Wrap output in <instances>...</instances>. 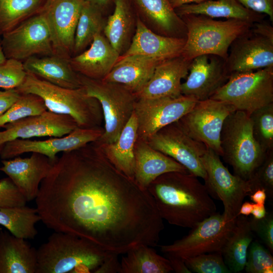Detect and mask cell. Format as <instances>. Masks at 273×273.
Returning a JSON list of instances; mask_svg holds the SVG:
<instances>
[{
    "instance_id": "1",
    "label": "cell",
    "mask_w": 273,
    "mask_h": 273,
    "mask_svg": "<svg viewBox=\"0 0 273 273\" xmlns=\"http://www.w3.org/2000/svg\"><path fill=\"white\" fill-rule=\"evenodd\" d=\"M90 143L62 152L41 181L35 199L41 221L119 255L157 246L164 226L148 190Z\"/></svg>"
},
{
    "instance_id": "2",
    "label": "cell",
    "mask_w": 273,
    "mask_h": 273,
    "mask_svg": "<svg viewBox=\"0 0 273 273\" xmlns=\"http://www.w3.org/2000/svg\"><path fill=\"white\" fill-rule=\"evenodd\" d=\"M198 178L189 172H170L149 185L147 190L163 219L191 229L216 212L214 202Z\"/></svg>"
},
{
    "instance_id": "3",
    "label": "cell",
    "mask_w": 273,
    "mask_h": 273,
    "mask_svg": "<svg viewBox=\"0 0 273 273\" xmlns=\"http://www.w3.org/2000/svg\"><path fill=\"white\" fill-rule=\"evenodd\" d=\"M112 253L84 238L55 232L37 250L35 273L94 272Z\"/></svg>"
},
{
    "instance_id": "4",
    "label": "cell",
    "mask_w": 273,
    "mask_h": 273,
    "mask_svg": "<svg viewBox=\"0 0 273 273\" xmlns=\"http://www.w3.org/2000/svg\"><path fill=\"white\" fill-rule=\"evenodd\" d=\"M16 89L20 94L40 97L48 110L71 116L79 127H98L103 118L98 100L87 95L81 87H62L27 72L24 82Z\"/></svg>"
},
{
    "instance_id": "5",
    "label": "cell",
    "mask_w": 273,
    "mask_h": 273,
    "mask_svg": "<svg viewBox=\"0 0 273 273\" xmlns=\"http://www.w3.org/2000/svg\"><path fill=\"white\" fill-rule=\"evenodd\" d=\"M180 17L187 28L181 55L189 61L202 55H216L225 60L233 41L249 32L253 24L236 19L216 20L203 15Z\"/></svg>"
},
{
    "instance_id": "6",
    "label": "cell",
    "mask_w": 273,
    "mask_h": 273,
    "mask_svg": "<svg viewBox=\"0 0 273 273\" xmlns=\"http://www.w3.org/2000/svg\"><path fill=\"white\" fill-rule=\"evenodd\" d=\"M220 140L221 157L232 166L234 174L249 180L266 153L254 136L250 114L239 110L230 114L223 122Z\"/></svg>"
},
{
    "instance_id": "7",
    "label": "cell",
    "mask_w": 273,
    "mask_h": 273,
    "mask_svg": "<svg viewBox=\"0 0 273 273\" xmlns=\"http://www.w3.org/2000/svg\"><path fill=\"white\" fill-rule=\"evenodd\" d=\"M79 78L81 87L87 95L97 99L102 107L105 128L97 142L100 144L115 142L133 113L136 100L134 94L118 83L80 74Z\"/></svg>"
},
{
    "instance_id": "8",
    "label": "cell",
    "mask_w": 273,
    "mask_h": 273,
    "mask_svg": "<svg viewBox=\"0 0 273 273\" xmlns=\"http://www.w3.org/2000/svg\"><path fill=\"white\" fill-rule=\"evenodd\" d=\"M232 105L249 114L273 103V67L233 73L210 98Z\"/></svg>"
},
{
    "instance_id": "9",
    "label": "cell",
    "mask_w": 273,
    "mask_h": 273,
    "mask_svg": "<svg viewBox=\"0 0 273 273\" xmlns=\"http://www.w3.org/2000/svg\"><path fill=\"white\" fill-rule=\"evenodd\" d=\"M237 218V217H236ZM235 219L228 220L216 212L204 219L181 239L160 245V251L184 259L200 254L221 251L235 225Z\"/></svg>"
},
{
    "instance_id": "10",
    "label": "cell",
    "mask_w": 273,
    "mask_h": 273,
    "mask_svg": "<svg viewBox=\"0 0 273 273\" xmlns=\"http://www.w3.org/2000/svg\"><path fill=\"white\" fill-rule=\"evenodd\" d=\"M201 160L206 173L204 185L209 194L222 202L226 220L235 219L244 198L252 193L249 181L232 174L220 156L210 149Z\"/></svg>"
},
{
    "instance_id": "11",
    "label": "cell",
    "mask_w": 273,
    "mask_h": 273,
    "mask_svg": "<svg viewBox=\"0 0 273 273\" xmlns=\"http://www.w3.org/2000/svg\"><path fill=\"white\" fill-rule=\"evenodd\" d=\"M235 110L232 105L220 100L198 101L176 122L191 138L222 156L220 140L222 127L225 118Z\"/></svg>"
},
{
    "instance_id": "12",
    "label": "cell",
    "mask_w": 273,
    "mask_h": 273,
    "mask_svg": "<svg viewBox=\"0 0 273 273\" xmlns=\"http://www.w3.org/2000/svg\"><path fill=\"white\" fill-rule=\"evenodd\" d=\"M1 45L7 59L22 61L35 55H53L49 28L40 12L3 34Z\"/></svg>"
},
{
    "instance_id": "13",
    "label": "cell",
    "mask_w": 273,
    "mask_h": 273,
    "mask_svg": "<svg viewBox=\"0 0 273 273\" xmlns=\"http://www.w3.org/2000/svg\"><path fill=\"white\" fill-rule=\"evenodd\" d=\"M198 100L189 96L138 99L134 113L138 122V139L147 141L162 128L177 122Z\"/></svg>"
},
{
    "instance_id": "14",
    "label": "cell",
    "mask_w": 273,
    "mask_h": 273,
    "mask_svg": "<svg viewBox=\"0 0 273 273\" xmlns=\"http://www.w3.org/2000/svg\"><path fill=\"white\" fill-rule=\"evenodd\" d=\"M104 129L98 127H77L69 134L43 141L17 139L6 143L0 151L2 160L12 159L26 153H38L46 156L53 163L60 152L70 151L98 141Z\"/></svg>"
},
{
    "instance_id": "15",
    "label": "cell",
    "mask_w": 273,
    "mask_h": 273,
    "mask_svg": "<svg viewBox=\"0 0 273 273\" xmlns=\"http://www.w3.org/2000/svg\"><path fill=\"white\" fill-rule=\"evenodd\" d=\"M154 149L172 158L191 173L204 180L206 173L201 158L206 146L188 135L177 124H170L147 141Z\"/></svg>"
},
{
    "instance_id": "16",
    "label": "cell",
    "mask_w": 273,
    "mask_h": 273,
    "mask_svg": "<svg viewBox=\"0 0 273 273\" xmlns=\"http://www.w3.org/2000/svg\"><path fill=\"white\" fill-rule=\"evenodd\" d=\"M84 0H47L41 13L47 21L53 55L69 59Z\"/></svg>"
},
{
    "instance_id": "17",
    "label": "cell",
    "mask_w": 273,
    "mask_h": 273,
    "mask_svg": "<svg viewBox=\"0 0 273 273\" xmlns=\"http://www.w3.org/2000/svg\"><path fill=\"white\" fill-rule=\"evenodd\" d=\"M230 77L222 58L202 55L191 60L186 81L181 83V94L198 101L210 99Z\"/></svg>"
},
{
    "instance_id": "18",
    "label": "cell",
    "mask_w": 273,
    "mask_h": 273,
    "mask_svg": "<svg viewBox=\"0 0 273 273\" xmlns=\"http://www.w3.org/2000/svg\"><path fill=\"white\" fill-rule=\"evenodd\" d=\"M225 65L230 76L273 67V41L251 29L232 43Z\"/></svg>"
},
{
    "instance_id": "19",
    "label": "cell",
    "mask_w": 273,
    "mask_h": 273,
    "mask_svg": "<svg viewBox=\"0 0 273 273\" xmlns=\"http://www.w3.org/2000/svg\"><path fill=\"white\" fill-rule=\"evenodd\" d=\"M78 127L70 116L47 110L6 124L0 131V145L12 140L29 139L34 137H61Z\"/></svg>"
},
{
    "instance_id": "20",
    "label": "cell",
    "mask_w": 273,
    "mask_h": 273,
    "mask_svg": "<svg viewBox=\"0 0 273 273\" xmlns=\"http://www.w3.org/2000/svg\"><path fill=\"white\" fill-rule=\"evenodd\" d=\"M1 162L0 170L12 180L27 202L35 199L41 181L53 165L46 156L34 152L29 157L18 156Z\"/></svg>"
},
{
    "instance_id": "21",
    "label": "cell",
    "mask_w": 273,
    "mask_h": 273,
    "mask_svg": "<svg viewBox=\"0 0 273 273\" xmlns=\"http://www.w3.org/2000/svg\"><path fill=\"white\" fill-rule=\"evenodd\" d=\"M191 61L180 55L159 63L150 79L142 89L134 94L136 99L176 97L181 95V81L188 74Z\"/></svg>"
},
{
    "instance_id": "22",
    "label": "cell",
    "mask_w": 273,
    "mask_h": 273,
    "mask_svg": "<svg viewBox=\"0 0 273 273\" xmlns=\"http://www.w3.org/2000/svg\"><path fill=\"white\" fill-rule=\"evenodd\" d=\"M186 38L157 34L139 19L132 42L126 51L118 59L142 56L164 61L181 55Z\"/></svg>"
},
{
    "instance_id": "23",
    "label": "cell",
    "mask_w": 273,
    "mask_h": 273,
    "mask_svg": "<svg viewBox=\"0 0 273 273\" xmlns=\"http://www.w3.org/2000/svg\"><path fill=\"white\" fill-rule=\"evenodd\" d=\"M120 54L102 33L94 37L90 47L70 58L69 63L78 74L95 79H103L111 71Z\"/></svg>"
},
{
    "instance_id": "24",
    "label": "cell",
    "mask_w": 273,
    "mask_h": 273,
    "mask_svg": "<svg viewBox=\"0 0 273 273\" xmlns=\"http://www.w3.org/2000/svg\"><path fill=\"white\" fill-rule=\"evenodd\" d=\"M134 180L141 187L147 189L161 175L170 172L189 171L172 158L154 149L147 141L137 139L134 147Z\"/></svg>"
},
{
    "instance_id": "25",
    "label": "cell",
    "mask_w": 273,
    "mask_h": 273,
    "mask_svg": "<svg viewBox=\"0 0 273 273\" xmlns=\"http://www.w3.org/2000/svg\"><path fill=\"white\" fill-rule=\"evenodd\" d=\"M37 250L26 239L0 229V273H35Z\"/></svg>"
},
{
    "instance_id": "26",
    "label": "cell",
    "mask_w": 273,
    "mask_h": 273,
    "mask_svg": "<svg viewBox=\"0 0 273 273\" xmlns=\"http://www.w3.org/2000/svg\"><path fill=\"white\" fill-rule=\"evenodd\" d=\"M163 61L142 56L118 59L103 80L121 84L134 94L151 77L157 65Z\"/></svg>"
},
{
    "instance_id": "27",
    "label": "cell",
    "mask_w": 273,
    "mask_h": 273,
    "mask_svg": "<svg viewBox=\"0 0 273 273\" xmlns=\"http://www.w3.org/2000/svg\"><path fill=\"white\" fill-rule=\"evenodd\" d=\"M69 59L56 55L33 56L23 63L26 72L64 88L81 87L79 74L70 65Z\"/></svg>"
},
{
    "instance_id": "28",
    "label": "cell",
    "mask_w": 273,
    "mask_h": 273,
    "mask_svg": "<svg viewBox=\"0 0 273 273\" xmlns=\"http://www.w3.org/2000/svg\"><path fill=\"white\" fill-rule=\"evenodd\" d=\"M138 136V122L133 111L116 141L110 144L99 143V147L107 160L119 171L133 179Z\"/></svg>"
},
{
    "instance_id": "29",
    "label": "cell",
    "mask_w": 273,
    "mask_h": 273,
    "mask_svg": "<svg viewBox=\"0 0 273 273\" xmlns=\"http://www.w3.org/2000/svg\"><path fill=\"white\" fill-rule=\"evenodd\" d=\"M175 11L180 17L203 15L213 19H236L253 24L263 20L265 16L247 9L237 0H205L198 4L185 5Z\"/></svg>"
},
{
    "instance_id": "30",
    "label": "cell",
    "mask_w": 273,
    "mask_h": 273,
    "mask_svg": "<svg viewBox=\"0 0 273 273\" xmlns=\"http://www.w3.org/2000/svg\"><path fill=\"white\" fill-rule=\"evenodd\" d=\"M141 12L161 35L186 38L187 28L169 0H134Z\"/></svg>"
},
{
    "instance_id": "31",
    "label": "cell",
    "mask_w": 273,
    "mask_h": 273,
    "mask_svg": "<svg viewBox=\"0 0 273 273\" xmlns=\"http://www.w3.org/2000/svg\"><path fill=\"white\" fill-rule=\"evenodd\" d=\"M254 235L249 219L247 216L239 215L233 230L221 251L231 272H239L244 269L248 249Z\"/></svg>"
},
{
    "instance_id": "32",
    "label": "cell",
    "mask_w": 273,
    "mask_h": 273,
    "mask_svg": "<svg viewBox=\"0 0 273 273\" xmlns=\"http://www.w3.org/2000/svg\"><path fill=\"white\" fill-rule=\"evenodd\" d=\"M120 262V273H169L172 271L168 259L144 244L135 246L126 253Z\"/></svg>"
},
{
    "instance_id": "33",
    "label": "cell",
    "mask_w": 273,
    "mask_h": 273,
    "mask_svg": "<svg viewBox=\"0 0 273 273\" xmlns=\"http://www.w3.org/2000/svg\"><path fill=\"white\" fill-rule=\"evenodd\" d=\"M41 221L37 209L23 205L0 208V225L14 236L34 239L38 232L35 224Z\"/></svg>"
},
{
    "instance_id": "34",
    "label": "cell",
    "mask_w": 273,
    "mask_h": 273,
    "mask_svg": "<svg viewBox=\"0 0 273 273\" xmlns=\"http://www.w3.org/2000/svg\"><path fill=\"white\" fill-rule=\"evenodd\" d=\"M113 13L106 22L105 36L120 54L129 38L132 24L131 11L127 0H114Z\"/></svg>"
},
{
    "instance_id": "35",
    "label": "cell",
    "mask_w": 273,
    "mask_h": 273,
    "mask_svg": "<svg viewBox=\"0 0 273 273\" xmlns=\"http://www.w3.org/2000/svg\"><path fill=\"white\" fill-rule=\"evenodd\" d=\"M102 12L98 7L84 2L76 28L73 53H81L91 43L95 35L102 33L106 24Z\"/></svg>"
},
{
    "instance_id": "36",
    "label": "cell",
    "mask_w": 273,
    "mask_h": 273,
    "mask_svg": "<svg viewBox=\"0 0 273 273\" xmlns=\"http://www.w3.org/2000/svg\"><path fill=\"white\" fill-rule=\"evenodd\" d=\"M42 0H0V36L33 16Z\"/></svg>"
},
{
    "instance_id": "37",
    "label": "cell",
    "mask_w": 273,
    "mask_h": 273,
    "mask_svg": "<svg viewBox=\"0 0 273 273\" xmlns=\"http://www.w3.org/2000/svg\"><path fill=\"white\" fill-rule=\"evenodd\" d=\"M47 110L43 100L32 94H21L18 99L0 116V127Z\"/></svg>"
},
{
    "instance_id": "38",
    "label": "cell",
    "mask_w": 273,
    "mask_h": 273,
    "mask_svg": "<svg viewBox=\"0 0 273 273\" xmlns=\"http://www.w3.org/2000/svg\"><path fill=\"white\" fill-rule=\"evenodd\" d=\"M254 136L266 153L273 150V103L259 108L250 114Z\"/></svg>"
},
{
    "instance_id": "39",
    "label": "cell",
    "mask_w": 273,
    "mask_h": 273,
    "mask_svg": "<svg viewBox=\"0 0 273 273\" xmlns=\"http://www.w3.org/2000/svg\"><path fill=\"white\" fill-rule=\"evenodd\" d=\"M258 240L249 246L244 269L247 273H272V253Z\"/></svg>"
},
{
    "instance_id": "40",
    "label": "cell",
    "mask_w": 273,
    "mask_h": 273,
    "mask_svg": "<svg viewBox=\"0 0 273 273\" xmlns=\"http://www.w3.org/2000/svg\"><path fill=\"white\" fill-rule=\"evenodd\" d=\"M188 268L197 273H230L221 251L204 253L184 259Z\"/></svg>"
},
{
    "instance_id": "41",
    "label": "cell",
    "mask_w": 273,
    "mask_h": 273,
    "mask_svg": "<svg viewBox=\"0 0 273 273\" xmlns=\"http://www.w3.org/2000/svg\"><path fill=\"white\" fill-rule=\"evenodd\" d=\"M27 75L21 61L7 59L0 64V88L16 89L24 82Z\"/></svg>"
},
{
    "instance_id": "42",
    "label": "cell",
    "mask_w": 273,
    "mask_h": 273,
    "mask_svg": "<svg viewBox=\"0 0 273 273\" xmlns=\"http://www.w3.org/2000/svg\"><path fill=\"white\" fill-rule=\"evenodd\" d=\"M252 193L258 188L265 190L267 197L273 198V150L266 152L261 165L249 180Z\"/></svg>"
},
{
    "instance_id": "43",
    "label": "cell",
    "mask_w": 273,
    "mask_h": 273,
    "mask_svg": "<svg viewBox=\"0 0 273 273\" xmlns=\"http://www.w3.org/2000/svg\"><path fill=\"white\" fill-rule=\"evenodd\" d=\"M27 201L9 177L0 180V208L25 205Z\"/></svg>"
},
{
    "instance_id": "44",
    "label": "cell",
    "mask_w": 273,
    "mask_h": 273,
    "mask_svg": "<svg viewBox=\"0 0 273 273\" xmlns=\"http://www.w3.org/2000/svg\"><path fill=\"white\" fill-rule=\"evenodd\" d=\"M250 226L254 235H256L262 243L273 252V214L267 213L260 219L253 218L249 219Z\"/></svg>"
},
{
    "instance_id": "45",
    "label": "cell",
    "mask_w": 273,
    "mask_h": 273,
    "mask_svg": "<svg viewBox=\"0 0 273 273\" xmlns=\"http://www.w3.org/2000/svg\"><path fill=\"white\" fill-rule=\"evenodd\" d=\"M247 9L267 15L273 22V0H237Z\"/></svg>"
},
{
    "instance_id": "46",
    "label": "cell",
    "mask_w": 273,
    "mask_h": 273,
    "mask_svg": "<svg viewBox=\"0 0 273 273\" xmlns=\"http://www.w3.org/2000/svg\"><path fill=\"white\" fill-rule=\"evenodd\" d=\"M119 254L113 253L107 257L95 273H120V262L118 260Z\"/></svg>"
},
{
    "instance_id": "47",
    "label": "cell",
    "mask_w": 273,
    "mask_h": 273,
    "mask_svg": "<svg viewBox=\"0 0 273 273\" xmlns=\"http://www.w3.org/2000/svg\"><path fill=\"white\" fill-rule=\"evenodd\" d=\"M20 95L16 89L0 90V116L14 103Z\"/></svg>"
},
{
    "instance_id": "48",
    "label": "cell",
    "mask_w": 273,
    "mask_h": 273,
    "mask_svg": "<svg viewBox=\"0 0 273 273\" xmlns=\"http://www.w3.org/2000/svg\"><path fill=\"white\" fill-rule=\"evenodd\" d=\"M253 33L262 36L273 41V27L263 20L253 23L251 28Z\"/></svg>"
},
{
    "instance_id": "49",
    "label": "cell",
    "mask_w": 273,
    "mask_h": 273,
    "mask_svg": "<svg viewBox=\"0 0 273 273\" xmlns=\"http://www.w3.org/2000/svg\"><path fill=\"white\" fill-rule=\"evenodd\" d=\"M168 259L172 270L176 273H191L192 271L186 265L185 260L174 255L165 254Z\"/></svg>"
},
{
    "instance_id": "50",
    "label": "cell",
    "mask_w": 273,
    "mask_h": 273,
    "mask_svg": "<svg viewBox=\"0 0 273 273\" xmlns=\"http://www.w3.org/2000/svg\"><path fill=\"white\" fill-rule=\"evenodd\" d=\"M251 200L254 203L264 204L267 198L266 193L264 189L258 188L249 195Z\"/></svg>"
},
{
    "instance_id": "51",
    "label": "cell",
    "mask_w": 273,
    "mask_h": 273,
    "mask_svg": "<svg viewBox=\"0 0 273 273\" xmlns=\"http://www.w3.org/2000/svg\"><path fill=\"white\" fill-rule=\"evenodd\" d=\"M267 213L264 204H258L254 203L251 212L253 218L256 219H261L264 217Z\"/></svg>"
},
{
    "instance_id": "52",
    "label": "cell",
    "mask_w": 273,
    "mask_h": 273,
    "mask_svg": "<svg viewBox=\"0 0 273 273\" xmlns=\"http://www.w3.org/2000/svg\"><path fill=\"white\" fill-rule=\"evenodd\" d=\"M253 202H251L249 201H245L244 202H243L240 207L238 212V215H242L244 216H248L251 214V212L253 207Z\"/></svg>"
},
{
    "instance_id": "53",
    "label": "cell",
    "mask_w": 273,
    "mask_h": 273,
    "mask_svg": "<svg viewBox=\"0 0 273 273\" xmlns=\"http://www.w3.org/2000/svg\"><path fill=\"white\" fill-rule=\"evenodd\" d=\"M205 0H169L171 5L174 9L190 4H198Z\"/></svg>"
},
{
    "instance_id": "54",
    "label": "cell",
    "mask_w": 273,
    "mask_h": 273,
    "mask_svg": "<svg viewBox=\"0 0 273 273\" xmlns=\"http://www.w3.org/2000/svg\"><path fill=\"white\" fill-rule=\"evenodd\" d=\"M98 7L102 11L109 4L111 0H84Z\"/></svg>"
},
{
    "instance_id": "55",
    "label": "cell",
    "mask_w": 273,
    "mask_h": 273,
    "mask_svg": "<svg viewBox=\"0 0 273 273\" xmlns=\"http://www.w3.org/2000/svg\"><path fill=\"white\" fill-rule=\"evenodd\" d=\"M6 59L7 58L4 55L1 45L0 44V64L5 62Z\"/></svg>"
},
{
    "instance_id": "56",
    "label": "cell",
    "mask_w": 273,
    "mask_h": 273,
    "mask_svg": "<svg viewBox=\"0 0 273 273\" xmlns=\"http://www.w3.org/2000/svg\"><path fill=\"white\" fill-rule=\"evenodd\" d=\"M2 147H3V146H2L0 145V151H1V149H2Z\"/></svg>"
},
{
    "instance_id": "57",
    "label": "cell",
    "mask_w": 273,
    "mask_h": 273,
    "mask_svg": "<svg viewBox=\"0 0 273 273\" xmlns=\"http://www.w3.org/2000/svg\"><path fill=\"white\" fill-rule=\"evenodd\" d=\"M1 37H0V44H1Z\"/></svg>"
}]
</instances>
